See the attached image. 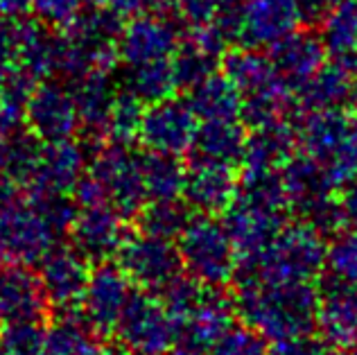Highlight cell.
Here are the masks:
<instances>
[{"label":"cell","instance_id":"1","mask_svg":"<svg viewBox=\"0 0 357 355\" xmlns=\"http://www.w3.org/2000/svg\"><path fill=\"white\" fill-rule=\"evenodd\" d=\"M236 312L267 342L310 333L317 326L319 289L312 283H274L240 278Z\"/></svg>","mask_w":357,"mask_h":355},{"label":"cell","instance_id":"2","mask_svg":"<svg viewBox=\"0 0 357 355\" xmlns=\"http://www.w3.org/2000/svg\"><path fill=\"white\" fill-rule=\"evenodd\" d=\"M328 247L324 233L312 224H285L280 233L258 256L238 265L240 278H260L274 283H312L324 272Z\"/></svg>","mask_w":357,"mask_h":355},{"label":"cell","instance_id":"3","mask_svg":"<svg viewBox=\"0 0 357 355\" xmlns=\"http://www.w3.org/2000/svg\"><path fill=\"white\" fill-rule=\"evenodd\" d=\"M224 73L242 93V118L253 127L287 120L294 89L280 77L271 57L258 50H233L224 57Z\"/></svg>","mask_w":357,"mask_h":355},{"label":"cell","instance_id":"4","mask_svg":"<svg viewBox=\"0 0 357 355\" xmlns=\"http://www.w3.org/2000/svg\"><path fill=\"white\" fill-rule=\"evenodd\" d=\"M122 32V16L109 7L82 12L61 34L59 75L68 80L84 73H111L120 59L118 36Z\"/></svg>","mask_w":357,"mask_h":355},{"label":"cell","instance_id":"5","mask_svg":"<svg viewBox=\"0 0 357 355\" xmlns=\"http://www.w3.org/2000/svg\"><path fill=\"white\" fill-rule=\"evenodd\" d=\"M178 240L183 272L204 287H224L238 276V251L224 224L211 215L190 218Z\"/></svg>","mask_w":357,"mask_h":355},{"label":"cell","instance_id":"6","mask_svg":"<svg viewBox=\"0 0 357 355\" xmlns=\"http://www.w3.org/2000/svg\"><path fill=\"white\" fill-rule=\"evenodd\" d=\"M116 335L131 355H165L181 342V322L158 294L134 289Z\"/></svg>","mask_w":357,"mask_h":355},{"label":"cell","instance_id":"7","mask_svg":"<svg viewBox=\"0 0 357 355\" xmlns=\"http://www.w3.org/2000/svg\"><path fill=\"white\" fill-rule=\"evenodd\" d=\"M61 233L50 224L41 209L27 197L0 206V260L36 265L57 245Z\"/></svg>","mask_w":357,"mask_h":355},{"label":"cell","instance_id":"8","mask_svg":"<svg viewBox=\"0 0 357 355\" xmlns=\"http://www.w3.org/2000/svg\"><path fill=\"white\" fill-rule=\"evenodd\" d=\"M89 172L102 183L109 204H114L122 215H138L149 202L143 176V154H136L129 145L109 143L107 147H100Z\"/></svg>","mask_w":357,"mask_h":355},{"label":"cell","instance_id":"9","mask_svg":"<svg viewBox=\"0 0 357 355\" xmlns=\"http://www.w3.org/2000/svg\"><path fill=\"white\" fill-rule=\"evenodd\" d=\"M116 258L129 281L152 294H158L178 274H183L181 254L174 242L143 231L127 236Z\"/></svg>","mask_w":357,"mask_h":355},{"label":"cell","instance_id":"10","mask_svg":"<svg viewBox=\"0 0 357 355\" xmlns=\"http://www.w3.org/2000/svg\"><path fill=\"white\" fill-rule=\"evenodd\" d=\"M199 129V118L188 100L165 98L147 105L140 120L138 141L149 152H165L181 156L190 152Z\"/></svg>","mask_w":357,"mask_h":355},{"label":"cell","instance_id":"11","mask_svg":"<svg viewBox=\"0 0 357 355\" xmlns=\"http://www.w3.org/2000/svg\"><path fill=\"white\" fill-rule=\"evenodd\" d=\"M134 283L122 272V267L116 263H98L96 269H91L86 289H84L79 310L84 319L89 322L93 333L111 335L116 333L122 312L134 294Z\"/></svg>","mask_w":357,"mask_h":355},{"label":"cell","instance_id":"12","mask_svg":"<svg viewBox=\"0 0 357 355\" xmlns=\"http://www.w3.org/2000/svg\"><path fill=\"white\" fill-rule=\"evenodd\" d=\"M25 125L43 143L73 138L82 127L73 91L52 80L39 82L27 102Z\"/></svg>","mask_w":357,"mask_h":355},{"label":"cell","instance_id":"13","mask_svg":"<svg viewBox=\"0 0 357 355\" xmlns=\"http://www.w3.org/2000/svg\"><path fill=\"white\" fill-rule=\"evenodd\" d=\"M178 45V32L167 14L145 12L131 16L118 36V54L127 68L167 61Z\"/></svg>","mask_w":357,"mask_h":355},{"label":"cell","instance_id":"14","mask_svg":"<svg viewBox=\"0 0 357 355\" xmlns=\"http://www.w3.org/2000/svg\"><path fill=\"white\" fill-rule=\"evenodd\" d=\"M122 218L125 215L114 204L79 206L68 231L73 247L91 263H105L109 258H116L122 242L129 236Z\"/></svg>","mask_w":357,"mask_h":355},{"label":"cell","instance_id":"15","mask_svg":"<svg viewBox=\"0 0 357 355\" xmlns=\"http://www.w3.org/2000/svg\"><path fill=\"white\" fill-rule=\"evenodd\" d=\"M222 224L229 231L242 263V260L258 256L278 236L280 229L285 227V211L262 206L238 195L236 202L224 211Z\"/></svg>","mask_w":357,"mask_h":355},{"label":"cell","instance_id":"16","mask_svg":"<svg viewBox=\"0 0 357 355\" xmlns=\"http://www.w3.org/2000/svg\"><path fill=\"white\" fill-rule=\"evenodd\" d=\"M91 260L84 258L73 245H54L41 260L39 278L48 303L57 310H75L82 303L84 289L91 276Z\"/></svg>","mask_w":357,"mask_h":355},{"label":"cell","instance_id":"17","mask_svg":"<svg viewBox=\"0 0 357 355\" xmlns=\"http://www.w3.org/2000/svg\"><path fill=\"white\" fill-rule=\"evenodd\" d=\"M353 116L344 114L342 109H319L307 111L303 120L296 125V145L303 154L319 161L335 179L337 188V165L346 145Z\"/></svg>","mask_w":357,"mask_h":355},{"label":"cell","instance_id":"18","mask_svg":"<svg viewBox=\"0 0 357 355\" xmlns=\"http://www.w3.org/2000/svg\"><path fill=\"white\" fill-rule=\"evenodd\" d=\"M48 305L41 278L30 265L0 260V322H43Z\"/></svg>","mask_w":357,"mask_h":355},{"label":"cell","instance_id":"19","mask_svg":"<svg viewBox=\"0 0 357 355\" xmlns=\"http://www.w3.org/2000/svg\"><path fill=\"white\" fill-rule=\"evenodd\" d=\"M317 328L331 349L351 351L357 347V283L333 278L319 292Z\"/></svg>","mask_w":357,"mask_h":355},{"label":"cell","instance_id":"20","mask_svg":"<svg viewBox=\"0 0 357 355\" xmlns=\"http://www.w3.org/2000/svg\"><path fill=\"white\" fill-rule=\"evenodd\" d=\"M240 181L233 165L192 158L185 170L183 197L195 211L213 215L224 213L238 197Z\"/></svg>","mask_w":357,"mask_h":355},{"label":"cell","instance_id":"21","mask_svg":"<svg viewBox=\"0 0 357 355\" xmlns=\"http://www.w3.org/2000/svg\"><path fill=\"white\" fill-rule=\"evenodd\" d=\"M86 170V154L73 141L43 143L39 163L27 181V195H68Z\"/></svg>","mask_w":357,"mask_h":355},{"label":"cell","instance_id":"22","mask_svg":"<svg viewBox=\"0 0 357 355\" xmlns=\"http://www.w3.org/2000/svg\"><path fill=\"white\" fill-rule=\"evenodd\" d=\"M236 301L222 287H206L197 303L181 319V344L211 351L218 340L236 324Z\"/></svg>","mask_w":357,"mask_h":355},{"label":"cell","instance_id":"23","mask_svg":"<svg viewBox=\"0 0 357 355\" xmlns=\"http://www.w3.org/2000/svg\"><path fill=\"white\" fill-rule=\"evenodd\" d=\"M244 3V43L276 45L303 25L298 0H242Z\"/></svg>","mask_w":357,"mask_h":355},{"label":"cell","instance_id":"24","mask_svg":"<svg viewBox=\"0 0 357 355\" xmlns=\"http://www.w3.org/2000/svg\"><path fill=\"white\" fill-rule=\"evenodd\" d=\"M224 50H227V43L211 25L195 27L185 41H178L172 54L178 89H192L195 84L213 75Z\"/></svg>","mask_w":357,"mask_h":355},{"label":"cell","instance_id":"25","mask_svg":"<svg viewBox=\"0 0 357 355\" xmlns=\"http://www.w3.org/2000/svg\"><path fill=\"white\" fill-rule=\"evenodd\" d=\"M326 54L328 50L321 36L305 30H296L285 36L283 41L271 45V61H274L280 77L294 91L324 66Z\"/></svg>","mask_w":357,"mask_h":355},{"label":"cell","instance_id":"26","mask_svg":"<svg viewBox=\"0 0 357 355\" xmlns=\"http://www.w3.org/2000/svg\"><path fill=\"white\" fill-rule=\"evenodd\" d=\"M18 70L34 82L59 75L61 63V34H54L45 23H18L16 45Z\"/></svg>","mask_w":357,"mask_h":355},{"label":"cell","instance_id":"27","mask_svg":"<svg viewBox=\"0 0 357 355\" xmlns=\"http://www.w3.org/2000/svg\"><path fill=\"white\" fill-rule=\"evenodd\" d=\"M355 84V61L335 59L324 63L312 77L294 91L298 105L305 111L342 109L349 105Z\"/></svg>","mask_w":357,"mask_h":355},{"label":"cell","instance_id":"28","mask_svg":"<svg viewBox=\"0 0 357 355\" xmlns=\"http://www.w3.org/2000/svg\"><path fill=\"white\" fill-rule=\"evenodd\" d=\"M70 91L79 111L82 129L93 141H107V120L116 100V89L109 73H84L70 80Z\"/></svg>","mask_w":357,"mask_h":355},{"label":"cell","instance_id":"29","mask_svg":"<svg viewBox=\"0 0 357 355\" xmlns=\"http://www.w3.org/2000/svg\"><path fill=\"white\" fill-rule=\"evenodd\" d=\"M296 147V125L289 120L253 127L247 138L242 165L244 172H265L280 170Z\"/></svg>","mask_w":357,"mask_h":355},{"label":"cell","instance_id":"30","mask_svg":"<svg viewBox=\"0 0 357 355\" xmlns=\"http://www.w3.org/2000/svg\"><path fill=\"white\" fill-rule=\"evenodd\" d=\"M188 96L197 118L208 120H238L242 116V93L231 82L227 73H213L199 84H195Z\"/></svg>","mask_w":357,"mask_h":355},{"label":"cell","instance_id":"31","mask_svg":"<svg viewBox=\"0 0 357 355\" xmlns=\"http://www.w3.org/2000/svg\"><path fill=\"white\" fill-rule=\"evenodd\" d=\"M247 138L249 134L238 120H208L197 129L192 152L195 158H204V161L236 165L242 163Z\"/></svg>","mask_w":357,"mask_h":355},{"label":"cell","instance_id":"32","mask_svg":"<svg viewBox=\"0 0 357 355\" xmlns=\"http://www.w3.org/2000/svg\"><path fill=\"white\" fill-rule=\"evenodd\" d=\"M319 27V36L335 59L357 63V0H335Z\"/></svg>","mask_w":357,"mask_h":355},{"label":"cell","instance_id":"33","mask_svg":"<svg viewBox=\"0 0 357 355\" xmlns=\"http://www.w3.org/2000/svg\"><path fill=\"white\" fill-rule=\"evenodd\" d=\"M43 149V141L36 138L30 129L12 132L0 138V172L14 179L18 186H27L36 170Z\"/></svg>","mask_w":357,"mask_h":355},{"label":"cell","instance_id":"34","mask_svg":"<svg viewBox=\"0 0 357 355\" xmlns=\"http://www.w3.org/2000/svg\"><path fill=\"white\" fill-rule=\"evenodd\" d=\"M188 167L176 154L147 152L143 156V176L147 199H174L183 195Z\"/></svg>","mask_w":357,"mask_h":355},{"label":"cell","instance_id":"35","mask_svg":"<svg viewBox=\"0 0 357 355\" xmlns=\"http://www.w3.org/2000/svg\"><path fill=\"white\" fill-rule=\"evenodd\" d=\"M176 89L178 84L172 68V59L134 66L127 68L125 73V91L136 96L143 105H154V102L172 98Z\"/></svg>","mask_w":357,"mask_h":355},{"label":"cell","instance_id":"36","mask_svg":"<svg viewBox=\"0 0 357 355\" xmlns=\"http://www.w3.org/2000/svg\"><path fill=\"white\" fill-rule=\"evenodd\" d=\"M93 344V328L79 308L61 310L50 328H45V355H82Z\"/></svg>","mask_w":357,"mask_h":355},{"label":"cell","instance_id":"37","mask_svg":"<svg viewBox=\"0 0 357 355\" xmlns=\"http://www.w3.org/2000/svg\"><path fill=\"white\" fill-rule=\"evenodd\" d=\"M190 222L188 204L174 199H149L138 213V227L143 233L165 240H176Z\"/></svg>","mask_w":357,"mask_h":355},{"label":"cell","instance_id":"38","mask_svg":"<svg viewBox=\"0 0 357 355\" xmlns=\"http://www.w3.org/2000/svg\"><path fill=\"white\" fill-rule=\"evenodd\" d=\"M143 102L129 91L116 93V100L111 105L109 120H107V141L129 145L138 138L140 120H143Z\"/></svg>","mask_w":357,"mask_h":355},{"label":"cell","instance_id":"39","mask_svg":"<svg viewBox=\"0 0 357 355\" xmlns=\"http://www.w3.org/2000/svg\"><path fill=\"white\" fill-rule=\"evenodd\" d=\"M326 267L335 278L346 283H357V224L340 229L328 247Z\"/></svg>","mask_w":357,"mask_h":355},{"label":"cell","instance_id":"40","mask_svg":"<svg viewBox=\"0 0 357 355\" xmlns=\"http://www.w3.org/2000/svg\"><path fill=\"white\" fill-rule=\"evenodd\" d=\"M3 355H45V328L41 322L5 324L0 331Z\"/></svg>","mask_w":357,"mask_h":355},{"label":"cell","instance_id":"41","mask_svg":"<svg viewBox=\"0 0 357 355\" xmlns=\"http://www.w3.org/2000/svg\"><path fill=\"white\" fill-rule=\"evenodd\" d=\"M267 340L256 328L233 324L211 349V355H267Z\"/></svg>","mask_w":357,"mask_h":355},{"label":"cell","instance_id":"42","mask_svg":"<svg viewBox=\"0 0 357 355\" xmlns=\"http://www.w3.org/2000/svg\"><path fill=\"white\" fill-rule=\"evenodd\" d=\"M208 25L227 45L244 43V3L242 0H220Z\"/></svg>","mask_w":357,"mask_h":355},{"label":"cell","instance_id":"43","mask_svg":"<svg viewBox=\"0 0 357 355\" xmlns=\"http://www.w3.org/2000/svg\"><path fill=\"white\" fill-rule=\"evenodd\" d=\"M86 0H34L32 9L41 23L66 30L84 12Z\"/></svg>","mask_w":357,"mask_h":355},{"label":"cell","instance_id":"44","mask_svg":"<svg viewBox=\"0 0 357 355\" xmlns=\"http://www.w3.org/2000/svg\"><path fill=\"white\" fill-rule=\"evenodd\" d=\"M328 349L331 347L324 342L321 335H314L310 331L271 342L267 355H328Z\"/></svg>","mask_w":357,"mask_h":355},{"label":"cell","instance_id":"45","mask_svg":"<svg viewBox=\"0 0 357 355\" xmlns=\"http://www.w3.org/2000/svg\"><path fill=\"white\" fill-rule=\"evenodd\" d=\"M16 45H18V23L12 21V16L0 14V82H5L9 75H14L18 70Z\"/></svg>","mask_w":357,"mask_h":355},{"label":"cell","instance_id":"46","mask_svg":"<svg viewBox=\"0 0 357 355\" xmlns=\"http://www.w3.org/2000/svg\"><path fill=\"white\" fill-rule=\"evenodd\" d=\"M220 0H172V14L190 30L195 27H204L211 23L215 16Z\"/></svg>","mask_w":357,"mask_h":355},{"label":"cell","instance_id":"47","mask_svg":"<svg viewBox=\"0 0 357 355\" xmlns=\"http://www.w3.org/2000/svg\"><path fill=\"white\" fill-rule=\"evenodd\" d=\"M337 199H340L346 224H357V174L342 186V195Z\"/></svg>","mask_w":357,"mask_h":355},{"label":"cell","instance_id":"48","mask_svg":"<svg viewBox=\"0 0 357 355\" xmlns=\"http://www.w3.org/2000/svg\"><path fill=\"white\" fill-rule=\"evenodd\" d=\"M335 0H298L301 5V12H303V21L310 25H319L321 23L324 14L328 12Z\"/></svg>","mask_w":357,"mask_h":355},{"label":"cell","instance_id":"49","mask_svg":"<svg viewBox=\"0 0 357 355\" xmlns=\"http://www.w3.org/2000/svg\"><path fill=\"white\" fill-rule=\"evenodd\" d=\"M32 3L34 0H0V14L5 16H23L32 9Z\"/></svg>","mask_w":357,"mask_h":355},{"label":"cell","instance_id":"50","mask_svg":"<svg viewBox=\"0 0 357 355\" xmlns=\"http://www.w3.org/2000/svg\"><path fill=\"white\" fill-rule=\"evenodd\" d=\"M165 355H208V351H202V349H195V347H188V344L178 342L172 351H167Z\"/></svg>","mask_w":357,"mask_h":355},{"label":"cell","instance_id":"51","mask_svg":"<svg viewBox=\"0 0 357 355\" xmlns=\"http://www.w3.org/2000/svg\"><path fill=\"white\" fill-rule=\"evenodd\" d=\"M82 355H131L129 351H114V349H102V347H98V344H91V347L84 351Z\"/></svg>","mask_w":357,"mask_h":355},{"label":"cell","instance_id":"52","mask_svg":"<svg viewBox=\"0 0 357 355\" xmlns=\"http://www.w3.org/2000/svg\"><path fill=\"white\" fill-rule=\"evenodd\" d=\"M351 105L357 109V77H355V84H353V96H351Z\"/></svg>","mask_w":357,"mask_h":355},{"label":"cell","instance_id":"53","mask_svg":"<svg viewBox=\"0 0 357 355\" xmlns=\"http://www.w3.org/2000/svg\"><path fill=\"white\" fill-rule=\"evenodd\" d=\"M86 3H91L93 7H105L107 0H86Z\"/></svg>","mask_w":357,"mask_h":355},{"label":"cell","instance_id":"54","mask_svg":"<svg viewBox=\"0 0 357 355\" xmlns=\"http://www.w3.org/2000/svg\"><path fill=\"white\" fill-rule=\"evenodd\" d=\"M5 136V120H3V111H0V138Z\"/></svg>","mask_w":357,"mask_h":355},{"label":"cell","instance_id":"55","mask_svg":"<svg viewBox=\"0 0 357 355\" xmlns=\"http://www.w3.org/2000/svg\"><path fill=\"white\" fill-rule=\"evenodd\" d=\"M351 355H357V347H353V349H351Z\"/></svg>","mask_w":357,"mask_h":355}]
</instances>
